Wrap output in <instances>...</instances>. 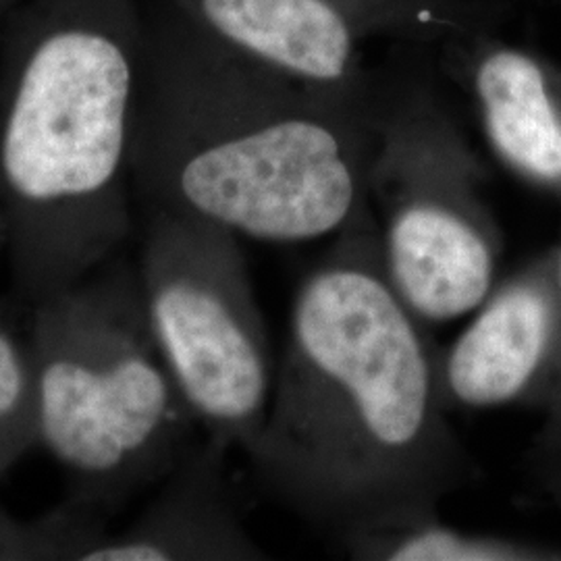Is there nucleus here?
I'll return each mask as SVG.
<instances>
[{
  "instance_id": "obj_5",
  "label": "nucleus",
  "mask_w": 561,
  "mask_h": 561,
  "mask_svg": "<svg viewBox=\"0 0 561 561\" xmlns=\"http://www.w3.org/2000/svg\"><path fill=\"white\" fill-rule=\"evenodd\" d=\"M138 275L152 335L198 426L245 451L266 421L275 368L240 238L146 210Z\"/></svg>"
},
{
  "instance_id": "obj_4",
  "label": "nucleus",
  "mask_w": 561,
  "mask_h": 561,
  "mask_svg": "<svg viewBox=\"0 0 561 561\" xmlns=\"http://www.w3.org/2000/svg\"><path fill=\"white\" fill-rule=\"evenodd\" d=\"M38 442L69 495L113 514L169 477L198 422L154 341L138 264L115 256L27 308Z\"/></svg>"
},
{
  "instance_id": "obj_8",
  "label": "nucleus",
  "mask_w": 561,
  "mask_h": 561,
  "mask_svg": "<svg viewBox=\"0 0 561 561\" xmlns=\"http://www.w3.org/2000/svg\"><path fill=\"white\" fill-rule=\"evenodd\" d=\"M493 154L526 180L561 190V76L535 53L477 32L443 44Z\"/></svg>"
},
{
  "instance_id": "obj_14",
  "label": "nucleus",
  "mask_w": 561,
  "mask_h": 561,
  "mask_svg": "<svg viewBox=\"0 0 561 561\" xmlns=\"http://www.w3.org/2000/svg\"><path fill=\"white\" fill-rule=\"evenodd\" d=\"M381 18L393 38L414 42L460 41L482 32V13L474 0H360Z\"/></svg>"
},
{
  "instance_id": "obj_6",
  "label": "nucleus",
  "mask_w": 561,
  "mask_h": 561,
  "mask_svg": "<svg viewBox=\"0 0 561 561\" xmlns=\"http://www.w3.org/2000/svg\"><path fill=\"white\" fill-rule=\"evenodd\" d=\"M482 169L426 90L381 102L370 162L385 275L424 324L458 321L493 291L497 245Z\"/></svg>"
},
{
  "instance_id": "obj_1",
  "label": "nucleus",
  "mask_w": 561,
  "mask_h": 561,
  "mask_svg": "<svg viewBox=\"0 0 561 561\" xmlns=\"http://www.w3.org/2000/svg\"><path fill=\"white\" fill-rule=\"evenodd\" d=\"M301 280L268 414L245 449L280 502L340 537L435 514L466 474L439 352L382 268L375 210Z\"/></svg>"
},
{
  "instance_id": "obj_11",
  "label": "nucleus",
  "mask_w": 561,
  "mask_h": 561,
  "mask_svg": "<svg viewBox=\"0 0 561 561\" xmlns=\"http://www.w3.org/2000/svg\"><path fill=\"white\" fill-rule=\"evenodd\" d=\"M340 539L356 560L507 561L533 558L518 545L449 526L437 512L368 526Z\"/></svg>"
},
{
  "instance_id": "obj_12",
  "label": "nucleus",
  "mask_w": 561,
  "mask_h": 561,
  "mask_svg": "<svg viewBox=\"0 0 561 561\" xmlns=\"http://www.w3.org/2000/svg\"><path fill=\"white\" fill-rule=\"evenodd\" d=\"M21 308L0 301V481L41 445L36 368Z\"/></svg>"
},
{
  "instance_id": "obj_2",
  "label": "nucleus",
  "mask_w": 561,
  "mask_h": 561,
  "mask_svg": "<svg viewBox=\"0 0 561 561\" xmlns=\"http://www.w3.org/2000/svg\"><path fill=\"white\" fill-rule=\"evenodd\" d=\"M379 106L268 71L169 7L146 21L134 194L144 213L201 219L238 238H337L373 210Z\"/></svg>"
},
{
  "instance_id": "obj_13",
  "label": "nucleus",
  "mask_w": 561,
  "mask_h": 561,
  "mask_svg": "<svg viewBox=\"0 0 561 561\" xmlns=\"http://www.w3.org/2000/svg\"><path fill=\"white\" fill-rule=\"evenodd\" d=\"M108 516L71 495L32 520L15 518L0 507V561H83L106 533Z\"/></svg>"
},
{
  "instance_id": "obj_10",
  "label": "nucleus",
  "mask_w": 561,
  "mask_h": 561,
  "mask_svg": "<svg viewBox=\"0 0 561 561\" xmlns=\"http://www.w3.org/2000/svg\"><path fill=\"white\" fill-rule=\"evenodd\" d=\"M477 310L460 337L439 354L447 410H484L518 400L556 340V301L541 279L503 285Z\"/></svg>"
},
{
  "instance_id": "obj_7",
  "label": "nucleus",
  "mask_w": 561,
  "mask_h": 561,
  "mask_svg": "<svg viewBox=\"0 0 561 561\" xmlns=\"http://www.w3.org/2000/svg\"><path fill=\"white\" fill-rule=\"evenodd\" d=\"M210 41L312 90L375 104L366 44L393 38L360 0H167Z\"/></svg>"
},
{
  "instance_id": "obj_16",
  "label": "nucleus",
  "mask_w": 561,
  "mask_h": 561,
  "mask_svg": "<svg viewBox=\"0 0 561 561\" xmlns=\"http://www.w3.org/2000/svg\"><path fill=\"white\" fill-rule=\"evenodd\" d=\"M7 241V217H4V206L0 198V245Z\"/></svg>"
},
{
  "instance_id": "obj_15",
  "label": "nucleus",
  "mask_w": 561,
  "mask_h": 561,
  "mask_svg": "<svg viewBox=\"0 0 561 561\" xmlns=\"http://www.w3.org/2000/svg\"><path fill=\"white\" fill-rule=\"evenodd\" d=\"M25 0H0V25L7 21V18L21 7Z\"/></svg>"
},
{
  "instance_id": "obj_3",
  "label": "nucleus",
  "mask_w": 561,
  "mask_h": 561,
  "mask_svg": "<svg viewBox=\"0 0 561 561\" xmlns=\"http://www.w3.org/2000/svg\"><path fill=\"white\" fill-rule=\"evenodd\" d=\"M0 198L21 306L119 256L146 55L138 0H25L0 25Z\"/></svg>"
},
{
  "instance_id": "obj_9",
  "label": "nucleus",
  "mask_w": 561,
  "mask_h": 561,
  "mask_svg": "<svg viewBox=\"0 0 561 561\" xmlns=\"http://www.w3.org/2000/svg\"><path fill=\"white\" fill-rule=\"evenodd\" d=\"M227 447H192L154 502L125 530L104 533L83 561L264 560L222 481Z\"/></svg>"
}]
</instances>
